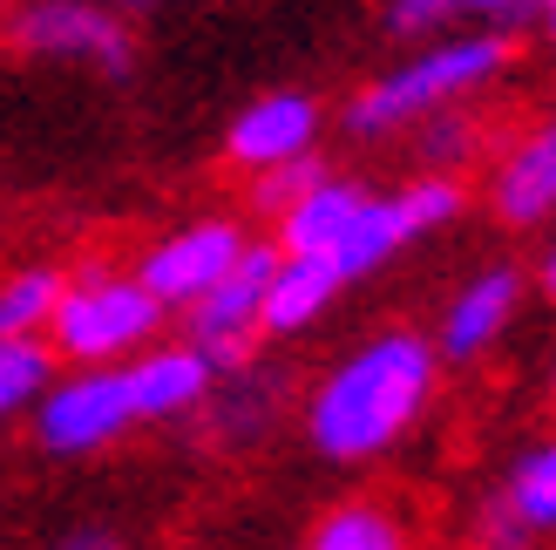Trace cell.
<instances>
[{
    "instance_id": "6da1fadb",
    "label": "cell",
    "mask_w": 556,
    "mask_h": 550,
    "mask_svg": "<svg viewBox=\"0 0 556 550\" xmlns=\"http://www.w3.org/2000/svg\"><path fill=\"white\" fill-rule=\"evenodd\" d=\"M434 395H441L434 340L414 326H380L305 388L299 428L326 462H380L428 422Z\"/></svg>"
},
{
    "instance_id": "7a4b0ae2",
    "label": "cell",
    "mask_w": 556,
    "mask_h": 550,
    "mask_svg": "<svg viewBox=\"0 0 556 550\" xmlns=\"http://www.w3.org/2000/svg\"><path fill=\"white\" fill-rule=\"evenodd\" d=\"M516 62V41L503 27H441L394 68H380L367 89L346 102V136L359 143H394L414 123L441 116L455 102H476L489 82H503Z\"/></svg>"
},
{
    "instance_id": "3957f363",
    "label": "cell",
    "mask_w": 556,
    "mask_h": 550,
    "mask_svg": "<svg viewBox=\"0 0 556 550\" xmlns=\"http://www.w3.org/2000/svg\"><path fill=\"white\" fill-rule=\"evenodd\" d=\"M163 334V299L136 279V265H75L48 320V353L62 367L129 361Z\"/></svg>"
},
{
    "instance_id": "277c9868",
    "label": "cell",
    "mask_w": 556,
    "mask_h": 550,
    "mask_svg": "<svg viewBox=\"0 0 556 550\" xmlns=\"http://www.w3.org/2000/svg\"><path fill=\"white\" fill-rule=\"evenodd\" d=\"M0 41L21 62H62L109 82L136 68V21L109 0H0Z\"/></svg>"
},
{
    "instance_id": "5b68a950",
    "label": "cell",
    "mask_w": 556,
    "mask_h": 550,
    "mask_svg": "<svg viewBox=\"0 0 556 550\" xmlns=\"http://www.w3.org/2000/svg\"><path fill=\"white\" fill-rule=\"evenodd\" d=\"M27 428H35V442L48 455H62V462L116 449L129 428H143L136 395H129V367L109 361V367H68V374H54L48 388H41V401L27 408Z\"/></svg>"
},
{
    "instance_id": "8992f818",
    "label": "cell",
    "mask_w": 556,
    "mask_h": 550,
    "mask_svg": "<svg viewBox=\"0 0 556 550\" xmlns=\"http://www.w3.org/2000/svg\"><path fill=\"white\" fill-rule=\"evenodd\" d=\"M271 259H278V245H244V259L225 272V279H217L198 307H184V340L198 347L211 367H238V361H252V353H258Z\"/></svg>"
},
{
    "instance_id": "52a82bcc",
    "label": "cell",
    "mask_w": 556,
    "mask_h": 550,
    "mask_svg": "<svg viewBox=\"0 0 556 550\" xmlns=\"http://www.w3.org/2000/svg\"><path fill=\"white\" fill-rule=\"evenodd\" d=\"M244 245H252V238H244L238 217H190V225H177V232H163L156 245H143L136 279L163 299V313H184L244 259Z\"/></svg>"
},
{
    "instance_id": "ba28073f",
    "label": "cell",
    "mask_w": 556,
    "mask_h": 550,
    "mask_svg": "<svg viewBox=\"0 0 556 550\" xmlns=\"http://www.w3.org/2000/svg\"><path fill=\"white\" fill-rule=\"evenodd\" d=\"M543 537H556V435H543L509 462L468 530L476 550H536Z\"/></svg>"
},
{
    "instance_id": "9c48e42d",
    "label": "cell",
    "mask_w": 556,
    "mask_h": 550,
    "mask_svg": "<svg viewBox=\"0 0 556 550\" xmlns=\"http://www.w3.org/2000/svg\"><path fill=\"white\" fill-rule=\"evenodd\" d=\"M522 292H530V272H516V265H482L476 279H462L448 292V307H441L434 334H428L434 353H441V367L489 361V353L509 340V326L522 313Z\"/></svg>"
},
{
    "instance_id": "30bf717a",
    "label": "cell",
    "mask_w": 556,
    "mask_h": 550,
    "mask_svg": "<svg viewBox=\"0 0 556 550\" xmlns=\"http://www.w3.org/2000/svg\"><path fill=\"white\" fill-rule=\"evenodd\" d=\"M482 198L495 211V225H509V232H530L556 217V109H543L536 123H522L516 136H503L489 150Z\"/></svg>"
},
{
    "instance_id": "8fae6325",
    "label": "cell",
    "mask_w": 556,
    "mask_h": 550,
    "mask_svg": "<svg viewBox=\"0 0 556 550\" xmlns=\"http://www.w3.org/2000/svg\"><path fill=\"white\" fill-rule=\"evenodd\" d=\"M319 129H326L319 96H305V89H271V96H252V102L231 116L225 157L238 163L244 177H258V171H278V163L313 157V150H319Z\"/></svg>"
},
{
    "instance_id": "7c38bea8",
    "label": "cell",
    "mask_w": 556,
    "mask_h": 550,
    "mask_svg": "<svg viewBox=\"0 0 556 550\" xmlns=\"http://www.w3.org/2000/svg\"><path fill=\"white\" fill-rule=\"evenodd\" d=\"M123 367H129V395H136L143 428L150 422H198V408L217 380V367L190 340H150L143 353H129Z\"/></svg>"
},
{
    "instance_id": "4fadbf2b",
    "label": "cell",
    "mask_w": 556,
    "mask_h": 550,
    "mask_svg": "<svg viewBox=\"0 0 556 550\" xmlns=\"http://www.w3.org/2000/svg\"><path fill=\"white\" fill-rule=\"evenodd\" d=\"M278 415H286V380H278L258 353H252V361H238V367H217L211 395L198 408L204 435H211V442H225V449L265 442V435L278 428Z\"/></svg>"
},
{
    "instance_id": "5bb4252c",
    "label": "cell",
    "mask_w": 556,
    "mask_h": 550,
    "mask_svg": "<svg viewBox=\"0 0 556 550\" xmlns=\"http://www.w3.org/2000/svg\"><path fill=\"white\" fill-rule=\"evenodd\" d=\"M340 292H346V286L332 279L319 259L278 252V259H271V286H265V340H299V334H313Z\"/></svg>"
},
{
    "instance_id": "9a60e30c",
    "label": "cell",
    "mask_w": 556,
    "mask_h": 550,
    "mask_svg": "<svg viewBox=\"0 0 556 550\" xmlns=\"http://www.w3.org/2000/svg\"><path fill=\"white\" fill-rule=\"evenodd\" d=\"M543 14V0H387V35L421 41L441 27H503Z\"/></svg>"
},
{
    "instance_id": "2e32d148",
    "label": "cell",
    "mask_w": 556,
    "mask_h": 550,
    "mask_svg": "<svg viewBox=\"0 0 556 550\" xmlns=\"http://www.w3.org/2000/svg\"><path fill=\"white\" fill-rule=\"evenodd\" d=\"M305 550H414V530H407L401 510H387L374 497H353V503H332L319 516Z\"/></svg>"
},
{
    "instance_id": "e0dca14e",
    "label": "cell",
    "mask_w": 556,
    "mask_h": 550,
    "mask_svg": "<svg viewBox=\"0 0 556 550\" xmlns=\"http://www.w3.org/2000/svg\"><path fill=\"white\" fill-rule=\"evenodd\" d=\"M414 136V157H421V171H476V163L489 157V129L468 116V102H455V109H441V116H428V123H414L407 129Z\"/></svg>"
},
{
    "instance_id": "ac0fdd59",
    "label": "cell",
    "mask_w": 556,
    "mask_h": 550,
    "mask_svg": "<svg viewBox=\"0 0 556 550\" xmlns=\"http://www.w3.org/2000/svg\"><path fill=\"white\" fill-rule=\"evenodd\" d=\"M62 265H14L0 272V334H27V340H48V320H54V299H62Z\"/></svg>"
},
{
    "instance_id": "d6986e66",
    "label": "cell",
    "mask_w": 556,
    "mask_h": 550,
    "mask_svg": "<svg viewBox=\"0 0 556 550\" xmlns=\"http://www.w3.org/2000/svg\"><path fill=\"white\" fill-rule=\"evenodd\" d=\"M54 353H48V340H27V334H0V428L8 422H21L27 408L41 401V388L54 380Z\"/></svg>"
},
{
    "instance_id": "ffe728a7",
    "label": "cell",
    "mask_w": 556,
    "mask_h": 550,
    "mask_svg": "<svg viewBox=\"0 0 556 550\" xmlns=\"http://www.w3.org/2000/svg\"><path fill=\"white\" fill-rule=\"evenodd\" d=\"M54 550H129V543H123L116 530H68Z\"/></svg>"
},
{
    "instance_id": "44dd1931",
    "label": "cell",
    "mask_w": 556,
    "mask_h": 550,
    "mask_svg": "<svg viewBox=\"0 0 556 550\" xmlns=\"http://www.w3.org/2000/svg\"><path fill=\"white\" fill-rule=\"evenodd\" d=\"M536 286H543V299H556V238L543 245V259H536Z\"/></svg>"
},
{
    "instance_id": "7402d4cb",
    "label": "cell",
    "mask_w": 556,
    "mask_h": 550,
    "mask_svg": "<svg viewBox=\"0 0 556 550\" xmlns=\"http://www.w3.org/2000/svg\"><path fill=\"white\" fill-rule=\"evenodd\" d=\"M109 8H123L129 21H143V14H163V8H170V0H109Z\"/></svg>"
},
{
    "instance_id": "603a6c76",
    "label": "cell",
    "mask_w": 556,
    "mask_h": 550,
    "mask_svg": "<svg viewBox=\"0 0 556 550\" xmlns=\"http://www.w3.org/2000/svg\"><path fill=\"white\" fill-rule=\"evenodd\" d=\"M536 21H543V41L556 48V0H543V14H536Z\"/></svg>"
},
{
    "instance_id": "cb8c5ba5",
    "label": "cell",
    "mask_w": 556,
    "mask_h": 550,
    "mask_svg": "<svg viewBox=\"0 0 556 550\" xmlns=\"http://www.w3.org/2000/svg\"><path fill=\"white\" fill-rule=\"evenodd\" d=\"M549 395H556V361H549Z\"/></svg>"
}]
</instances>
